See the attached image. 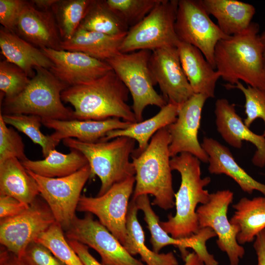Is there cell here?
<instances>
[{"instance_id":"6da1fadb","label":"cell","mask_w":265,"mask_h":265,"mask_svg":"<svg viewBox=\"0 0 265 265\" xmlns=\"http://www.w3.org/2000/svg\"><path fill=\"white\" fill-rule=\"evenodd\" d=\"M128 88L112 70L86 83L70 86L61 94L62 101L71 104L75 119L103 120L118 118L137 123L128 105Z\"/></svg>"},{"instance_id":"7a4b0ae2","label":"cell","mask_w":265,"mask_h":265,"mask_svg":"<svg viewBox=\"0 0 265 265\" xmlns=\"http://www.w3.org/2000/svg\"><path fill=\"white\" fill-rule=\"evenodd\" d=\"M259 25L252 22L244 31L223 39L214 53L216 70L230 85L242 80L247 85L265 89L264 47Z\"/></svg>"},{"instance_id":"3957f363","label":"cell","mask_w":265,"mask_h":265,"mask_svg":"<svg viewBox=\"0 0 265 265\" xmlns=\"http://www.w3.org/2000/svg\"><path fill=\"white\" fill-rule=\"evenodd\" d=\"M200 161L188 153H181L170 159L171 169L180 174L181 182L175 193V215H169L168 220L159 221V224L176 239L188 238L198 232L197 205L205 204L210 198L211 193L204 188L211 183V179L201 177Z\"/></svg>"},{"instance_id":"277c9868","label":"cell","mask_w":265,"mask_h":265,"mask_svg":"<svg viewBox=\"0 0 265 265\" xmlns=\"http://www.w3.org/2000/svg\"><path fill=\"white\" fill-rule=\"evenodd\" d=\"M170 143L169 133L164 128L153 136L144 151L131 156L135 180L132 198L151 194L154 197L152 205L164 210L175 206Z\"/></svg>"},{"instance_id":"5b68a950","label":"cell","mask_w":265,"mask_h":265,"mask_svg":"<svg viewBox=\"0 0 265 265\" xmlns=\"http://www.w3.org/2000/svg\"><path fill=\"white\" fill-rule=\"evenodd\" d=\"M70 149L81 152L86 158L91 177L97 176L101 186L97 196L106 193L113 185L134 176L135 171L130 158L134 150L135 140L120 136L108 141L83 142L76 139L62 140Z\"/></svg>"},{"instance_id":"8992f818","label":"cell","mask_w":265,"mask_h":265,"mask_svg":"<svg viewBox=\"0 0 265 265\" xmlns=\"http://www.w3.org/2000/svg\"><path fill=\"white\" fill-rule=\"evenodd\" d=\"M35 75L24 90L11 99H4L1 114L34 115L42 118L75 119L74 110L62 103V92L68 88L49 70L35 67Z\"/></svg>"},{"instance_id":"52a82bcc","label":"cell","mask_w":265,"mask_h":265,"mask_svg":"<svg viewBox=\"0 0 265 265\" xmlns=\"http://www.w3.org/2000/svg\"><path fill=\"white\" fill-rule=\"evenodd\" d=\"M151 52L142 50L120 53L106 61L131 94L132 108L137 122L142 121L143 111L148 106L161 108L167 104L154 87L156 84L149 65Z\"/></svg>"},{"instance_id":"ba28073f","label":"cell","mask_w":265,"mask_h":265,"mask_svg":"<svg viewBox=\"0 0 265 265\" xmlns=\"http://www.w3.org/2000/svg\"><path fill=\"white\" fill-rule=\"evenodd\" d=\"M178 0H161L139 23L130 28L120 48L121 53L153 51L177 47L179 40L175 30Z\"/></svg>"},{"instance_id":"9c48e42d","label":"cell","mask_w":265,"mask_h":265,"mask_svg":"<svg viewBox=\"0 0 265 265\" xmlns=\"http://www.w3.org/2000/svg\"><path fill=\"white\" fill-rule=\"evenodd\" d=\"M175 30L180 41L198 49L216 70L215 46L229 36L211 19L202 0H178Z\"/></svg>"},{"instance_id":"30bf717a","label":"cell","mask_w":265,"mask_h":265,"mask_svg":"<svg viewBox=\"0 0 265 265\" xmlns=\"http://www.w3.org/2000/svg\"><path fill=\"white\" fill-rule=\"evenodd\" d=\"M27 171L35 180L39 194L49 206L56 222L66 231L76 216L81 191L91 178L89 164L71 175L59 178L42 177Z\"/></svg>"},{"instance_id":"8fae6325","label":"cell","mask_w":265,"mask_h":265,"mask_svg":"<svg viewBox=\"0 0 265 265\" xmlns=\"http://www.w3.org/2000/svg\"><path fill=\"white\" fill-rule=\"evenodd\" d=\"M134 176L113 185L106 193L96 197L81 195L77 209L96 215L99 221L121 242L127 244V218L129 199L133 192Z\"/></svg>"},{"instance_id":"7c38bea8","label":"cell","mask_w":265,"mask_h":265,"mask_svg":"<svg viewBox=\"0 0 265 265\" xmlns=\"http://www.w3.org/2000/svg\"><path fill=\"white\" fill-rule=\"evenodd\" d=\"M56 222L45 202L37 197L21 213L0 219V243L18 258L31 242Z\"/></svg>"},{"instance_id":"4fadbf2b","label":"cell","mask_w":265,"mask_h":265,"mask_svg":"<svg viewBox=\"0 0 265 265\" xmlns=\"http://www.w3.org/2000/svg\"><path fill=\"white\" fill-rule=\"evenodd\" d=\"M233 198L234 193L229 189L211 193L209 201L199 206L196 213L199 229H212L217 237L218 248L227 255L230 265H238L245 250L237 239L238 229L230 223L227 217L228 207Z\"/></svg>"},{"instance_id":"5bb4252c","label":"cell","mask_w":265,"mask_h":265,"mask_svg":"<svg viewBox=\"0 0 265 265\" xmlns=\"http://www.w3.org/2000/svg\"><path fill=\"white\" fill-rule=\"evenodd\" d=\"M65 235L68 240L77 241L95 250L103 265H146L131 255L91 213H87L82 218L76 215Z\"/></svg>"},{"instance_id":"9a60e30c","label":"cell","mask_w":265,"mask_h":265,"mask_svg":"<svg viewBox=\"0 0 265 265\" xmlns=\"http://www.w3.org/2000/svg\"><path fill=\"white\" fill-rule=\"evenodd\" d=\"M208 99L204 95L194 94L179 106L176 120L166 127L170 136L171 158L188 153L208 163V156L198 139L202 111Z\"/></svg>"},{"instance_id":"2e32d148","label":"cell","mask_w":265,"mask_h":265,"mask_svg":"<svg viewBox=\"0 0 265 265\" xmlns=\"http://www.w3.org/2000/svg\"><path fill=\"white\" fill-rule=\"evenodd\" d=\"M132 199L134 200L138 210H141L144 214V219L151 234L150 243L154 251L159 253L163 247L172 245L180 249L184 259L188 253L186 249L191 248L205 265H219L214 256L208 252L206 245L207 241L216 237L212 229L201 228L196 234L188 238H174L160 225L159 216L153 210L148 195H142Z\"/></svg>"},{"instance_id":"e0dca14e","label":"cell","mask_w":265,"mask_h":265,"mask_svg":"<svg viewBox=\"0 0 265 265\" xmlns=\"http://www.w3.org/2000/svg\"><path fill=\"white\" fill-rule=\"evenodd\" d=\"M149 65L155 84L167 103L179 106L194 94L183 70L177 47L152 51Z\"/></svg>"},{"instance_id":"ac0fdd59","label":"cell","mask_w":265,"mask_h":265,"mask_svg":"<svg viewBox=\"0 0 265 265\" xmlns=\"http://www.w3.org/2000/svg\"><path fill=\"white\" fill-rule=\"evenodd\" d=\"M41 50L53 63L49 70L68 87L91 81L112 70L106 61L81 52L49 48Z\"/></svg>"},{"instance_id":"d6986e66","label":"cell","mask_w":265,"mask_h":265,"mask_svg":"<svg viewBox=\"0 0 265 265\" xmlns=\"http://www.w3.org/2000/svg\"><path fill=\"white\" fill-rule=\"evenodd\" d=\"M214 114L217 130L229 145L240 149L242 141L251 142L256 148L252 163L260 168L265 166V137L251 131L237 113L235 106L226 99L221 98L215 103Z\"/></svg>"},{"instance_id":"ffe728a7","label":"cell","mask_w":265,"mask_h":265,"mask_svg":"<svg viewBox=\"0 0 265 265\" xmlns=\"http://www.w3.org/2000/svg\"><path fill=\"white\" fill-rule=\"evenodd\" d=\"M15 32L40 49L61 50L62 39L52 10H40L30 1H26Z\"/></svg>"},{"instance_id":"44dd1931","label":"cell","mask_w":265,"mask_h":265,"mask_svg":"<svg viewBox=\"0 0 265 265\" xmlns=\"http://www.w3.org/2000/svg\"><path fill=\"white\" fill-rule=\"evenodd\" d=\"M42 124L48 128L54 130V132L51 135L59 142L67 138H75L83 142H95L103 139L108 132L125 129L132 123L118 118H111L103 120L42 118Z\"/></svg>"},{"instance_id":"7402d4cb","label":"cell","mask_w":265,"mask_h":265,"mask_svg":"<svg viewBox=\"0 0 265 265\" xmlns=\"http://www.w3.org/2000/svg\"><path fill=\"white\" fill-rule=\"evenodd\" d=\"M208 156V170L212 174H225L234 180L244 192L254 190L265 196V184L249 175L235 159L230 150L216 140L204 137L201 144Z\"/></svg>"},{"instance_id":"603a6c76","label":"cell","mask_w":265,"mask_h":265,"mask_svg":"<svg viewBox=\"0 0 265 265\" xmlns=\"http://www.w3.org/2000/svg\"><path fill=\"white\" fill-rule=\"evenodd\" d=\"M177 48L183 70L194 93L214 98L216 84L220 78L218 72L194 46L179 41Z\"/></svg>"},{"instance_id":"cb8c5ba5","label":"cell","mask_w":265,"mask_h":265,"mask_svg":"<svg viewBox=\"0 0 265 265\" xmlns=\"http://www.w3.org/2000/svg\"><path fill=\"white\" fill-rule=\"evenodd\" d=\"M0 48L5 60L21 68L30 79L35 75V67L50 69L53 66L41 49L3 27L0 29Z\"/></svg>"},{"instance_id":"d4e9b609","label":"cell","mask_w":265,"mask_h":265,"mask_svg":"<svg viewBox=\"0 0 265 265\" xmlns=\"http://www.w3.org/2000/svg\"><path fill=\"white\" fill-rule=\"evenodd\" d=\"M208 14L217 21L220 30L228 36L239 34L250 25L255 7L237 0H202Z\"/></svg>"},{"instance_id":"484cf974","label":"cell","mask_w":265,"mask_h":265,"mask_svg":"<svg viewBox=\"0 0 265 265\" xmlns=\"http://www.w3.org/2000/svg\"><path fill=\"white\" fill-rule=\"evenodd\" d=\"M0 195L13 197L27 206L40 195L35 180L17 158L0 163Z\"/></svg>"},{"instance_id":"4316f807","label":"cell","mask_w":265,"mask_h":265,"mask_svg":"<svg viewBox=\"0 0 265 265\" xmlns=\"http://www.w3.org/2000/svg\"><path fill=\"white\" fill-rule=\"evenodd\" d=\"M124 37L111 36L79 27L70 39L61 41L60 49L81 52L106 61L120 53Z\"/></svg>"},{"instance_id":"83f0119b","label":"cell","mask_w":265,"mask_h":265,"mask_svg":"<svg viewBox=\"0 0 265 265\" xmlns=\"http://www.w3.org/2000/svg\"><path fill=\"white\" fill-rule=\"evenodd\" d=\"M178 109L179 106L167 103L152 117L132 123L124 129L111 131L101 141H108L120 136L128 137L137 142L138 148L133 152L140 153L146 148L150 139L158 131L167 127L176 120Z\"/></svg>"},{"instance_id":"f1b7e54d","label":"cell","mask_w":265,"mask_h":265,"mask_svg":"<svg viewBox=\"0 0 265 265\" xmlns=\"http://www.w3.org/2000/svg\"><path fill=\"white\" fill-rule=\"evenodd\" d=\"M232 207L235 212L229 220L239 230L238 243L241 245L253 241L265 229V196L243 197Z\"/></svg>"},{"instance_id":"f546056e","label":"cell","mask_w":265,"mask_h":265,"mask_svg":"<svg viewBox=\"0 0 265 265\" xmlns=\"http://www.w3.org/2000/svg\"><path fill=\"white\" fill-rule=\"evenodd\" d=\"M138 209L133 199L130 201L127 218V241L124 247L132 256L139 255L146 265H178L172 252L157 253L145 244V235L137 218Z\"/></svg>"},{"instance_id":"4dcf8cb0","label":"cell","mask_w":265,"mask_h":265,"mask_svg":"<svg viewBox=\"0 0 265 265\" xmlns=\"http://www.w3.org/2000/svg\"><path fill=\"white\" fill-rule=\"evenodd\" d=\"M21 162L26 170L48 178L71 175L88 164L85 156L74 149H70V152L66 154L54 149L44 159L32 160L27 159Z\"/></svg>"},{"instance_id":"1f68e13d","label":"cell","mask_w":265,"mask_h":265,"mask_svg":"<svg viewBox=\"0 0 265 265\" xmlns=\"http://www.w3.org/2000/svg\"><path fill=\"white\" fill-rule=\"evenodd\" d=\"M79 27L116 37L125 36L129 29L103 0H92Z\"/></svg>"},{"instance_id":"d6a6232c","label":"cell","mask_w":265,"mask_h":265,"mask_svg":"<svg viewBox=\"0 0 265 265\" xmlns=\"http://www.w3.org/2000/svg\"><path fill=\"white\" fill-rule=\"evenodd\" d=\"M92 0H58L52 8L62 41L70 39L79 28Z\"/></svg>"},{"instance_id":"836d02e7","label":"cell","mask_w":265,"mask_h":265,"mask_svg":"<svg viewBox=\"0 0 265 265\" xmlns=\"http://www.w3.org/2000/svg\"><path fill=\"white\" fill-rule=\"evenodd\" d=\"M5 124L10 125L21 132L35 144L42 148L44 157L54 149L59 142L54 140L51 135L44 134L40 130L42 118L37 115L23 114H1Z\"/></svg>"},{"instance_id":"e575fe53","label":"cell","mask_w":265,"mask_h":265,"mask_svg":"<svg viewBox=\"0 0 265 265\" xmlns=\"http://www.w3.org/2000/svg\"><path fill=\"white\" fill-rule=\"evenodd\" d=\"M61 227L55 222L34 241L42 244L65 265H84L70 246Z\"/></svg>"},{"instance_id":"d590c367","label":"cell","mask_w":265,"mask_h":265,"mask_svg":"<svg viewBox=\"0 0 265 265\" xmlns=\"http://www.w3.org/2000/svg\"><path fill=\"white\" fill-rule=\"evenodd\" d=\"M111 9L130 28L141 21L161 0H106Z\"/></svg>"},{"instance_id":"8d00e7d4","label":"cell","mask_w":265,"mask_h":265,"mask_svg":"<svg viewBox=\"0 0 265 265\" xmlns=\"http://www.w3.org/2000/svg\"><path fill=\"white\" fill-rule=\"evenodd\" d=\"M227 89L237 88L245 97L244 112L246 118L243 122L248 128L257 118H261L265 126V89L247 85L244 86L240 81L235 85L226 84ZM263 135L265 137V128Z\"/></svg>"},{"instance_id":"74e56055","label":"cell","mask_w":265,"mask_h":265,"mask_svg":"<svg viewBox=\"0 0 265 265\" xmlns=\"http://www.w3.org/2000/svg\"><path fill=\"white\" fill-rule=\"evenodd\" d=\"M30 79L16 65L6 60L0 62V90L4 99L13 98L26 87Z\"/></svg>"},{"instance_id":"f35d334b","label":"cell","mask_w":265,"mask_h":265,"mask_svg":"<svg viewBox=\"0 0 265 265\" xmlns=\"http://www.w3.org/2000/svg\"><path fill=\"white\" fill-rule=\"evenodd\" d=\"M24 148L21 136L6 126L0 114V163L12 158L21 161L27 159Z\"/></svg>"},{"instance_id":"ab89813d","label":"cell","mask_w":265,"mask_h":265,"mask_svg":"<svg viewBox=\"0 0 265 265\" xmlns=\"http://www.w3.org/2000/svg\"><path fill=\"white\" fill-rule=\"evenodd\" d=\"M20 258L24 265H65L46 247L33 241Z\"/></svg>"},{"instance_id":"60d3db41","label":"cell","mask_w":265,"mask_h":265,"mask_svg":"<svg viewBox=\"0 0 265 265\" xmlns=\"http://www.w3.org/2000/svg\"><path fill=\"white\" fill-rule=\"evenodd\" d=\"M26 0H0V23L2 27L15 32Z\"/></svg>"},{"instance_id":"b9f144b4","label":"cell","mask_w":265,"mask_h":265,"mask_svg":"<svg viewBox=\"0 0 265 265\" xmlns=\"http://www.w3.org/2000/svg\"><path fill=\"white\" fill-rule=\"evenodd\" d=\"M28 207L13 197L0 195V219L15 216Z\"/></svg>"},{"instance_id":"7bdbcfd3","label":"cell","mask_w":265,"mask_h":265,"mask_svg":"<svg viewBox=\"0 0 265 265\" xmlns=\"http://www.w3.org/2000/svg\"><path fill=\"white\" fill-rule=\"evenodd\" d=\"M67 240L84 265H103L91 254L87 246L76 240Z\"/></svg>"},{"instance_id":"ee69618b","label":"cell","mask_w":265,"mask_h":265,"mask_svg":"<svg viewBox=\"0 0 265 265\" xmlns=\"http://www.w3.org/2000/svg\"><path fill=\"white\" fill-rule=\"evenodd\" d=\"M253 247L257 257L256 265H265V229L256 237Z\"/></svg>"},{"instance_id":"f6af8a7d","label":"cell","mask_w":265,"mask_h":265,"mask_svg":"<svg viewBox=\"0 0 265 265\" xmlns=\"http://www.w3.org/2000/svg\"><path fill=\"white\" fill-rule=\"evenodd\" d=\"M0 265H24L17 256L1 246L0 251Z\"/></svg>"},{"instance_id":"bcb514c9","label":"cell","mask_w":265,"mask_h":265,"mask_svg":"<svg viewBox=\"0 0 265 265\" xmlns=\"http://www.w3.org/2000/svg\"><path fill=\"white\" fill-rule=\"evenodd\" d=\"M58 0H32L30 1L38 9L44 11L52 10Z\"/></svg>"},{"instance_id":"7dc6e473","label":"cell","mask_w":265,"mask_h":265,"mask_svg":"<svg viewBox=\"0 0 265 265\" xmlns=\"http://www.w3.org/2000/svg\"><path fill=\"white\" fill-rule=\"evenodd\" d=\"M184 265H205L203 261L194 252L188 253L183 259Z\"/></svg>"},{"instance_id":"c3c4849f","label":"cell","mask_w":265,"mask_h":265,"mask_svg":"<svg viewBox=\"0 0 265 265\" xmlns=\"http://www.w3.org/2000/svg\"><path fill=\"white\" fill-rule=\"evenodd\" d=\"M260 39L264 47V57L265 61V30L260 35Z\"/></svg>"}]
</instances>
